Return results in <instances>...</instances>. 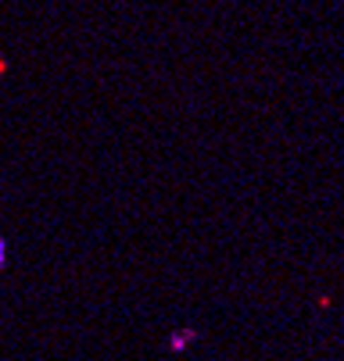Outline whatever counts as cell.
Instances as JSON below:
<instances>
[{
  "instance_id": "1",
  "label": "cell",
  "mask_w": 344,
  "mask_h": 361,
  "mask_svg": "<svg viewBox=\"0 0 344 361\" xmlns=\"http://www.w3.org/2000/svg\"><path fill=\"white\" fill-rule=\"evenodd\" d=\"M190 340H194V333H190V329H186V333H172V340H169V347H172V350H183V347H186Z\"/></svg>"
},
{
  "instance_id": "2",
  "label": "cell",
  "mask_w": 344,
  "mask_h": 361,
  "mask_svg": "<svg viewBox=\"0 0 344 361\" xmlns=\"http://www.w3.org/2000/svg\"><path fill=\"white\" fill-rule=\"evenodd\" d=\"M0 262H4V240H0Z\"/></svg>"
}]
</instances>
